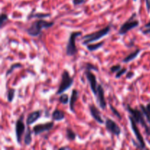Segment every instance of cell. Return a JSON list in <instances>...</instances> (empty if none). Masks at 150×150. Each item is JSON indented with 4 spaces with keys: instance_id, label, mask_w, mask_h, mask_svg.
I'll list each match as a JSON object with an SVG mask.
<instances>
[{
    "instance_id": "6da1fadb",
    "label": "cell",
    "mask_w": 150,
    "mask_h": 150,
    "mask_svg": "<svg viewBox=\"0 0 150 150\" xmlns=\"http://www.w3.org/2000/svg\"><path fill=\"white\" fill-rule=\"evenodd\" d=\"M54 25V22H48L42 19H40V20L34 21L30 25V26L26 29V32L30 36L37 37L40 35L42 29H48Z\"/></svg>"
},
{
    "instance_id": "7a4b0ae2",
    "label": "cell",
    "mask_w": 150,
    "mask_h": 150,
    "mask_svg": "<svg viewBox=\"0 0 150 150\" xmlns=\"http://www.w3.org/2000/svg\"><path fill=\"white\" fill-rule=\"evenodd\" d=\"M126 109L130 113L131 117L134 119L136 122L137 124L141 125L144 128L146 135L150 136V127L148 126L146 121L145 120V116L142 110L140 111V110H138L136 108H132L130 105H126Z\"/></svg>"
},
{
    "instance_id": "3957f363",
    "label": "cell",
    "mask_w": 150,
    "mask_h": 150,
    "mask_svg": "<svg viewBox=\"0 0 150 150\" xmlns=\"http://www.w3.org/2000/svg\"><path fill=\"white\" fill-rule=\"evenodd\" d=\"M111 31V26H107L106 27L98 31V32H93L89 35H86L83 37V45H87L88 44L92 43V42H96L99 40L100 39L105 37V35H108Z\"/></svg>"
},
{
    "instance_id": "277c9868",
    "label": "cell",
    "mask_w": 150,
    "mask_h": 150,
    "mask_svg": "<svg viewBox=\"0 0 150 150\" xmlns=\"http://www.w3.org/2000/svg\"><path fill=\"white\" fill-rule=\"evenodd\" d=\"M73 77H71L67 70H64L62 74V80L60 81L59 86L58 90L57 92V95H61V94L64 93L67 90H68L73 84Z\"/></svg>"
},
{
    "instance_id": "5b68a950",
    "label": "cell",
    "mask_w": 150,
    "mask_h": 150,
    "mask_svg": "<svg viewBox=\"0 0 150 150\" xmlns=\"http://www.w3.org/2000/svg\"><path fill=\"white\" fill-rule=\"evenodd\" d=\"M82 35V32L78 31V32H72L69 36L68 42H67V46H66V54L69 57L75 56L78 52L77 48L76 45V39L78 37Z\"/></svg>"
},
{
    "instance_id": "8992f818",
    "label": "cell",
    "mask_w": 150,
    "mask_h": 150,
    "mask_svg": "<svg viewBox=\"0 0 150 150\" xmlns=\"http://www.w3.org/2000/svg\"><path fill=\"white\" fill-rule=\"evenodd\" d=\"M136 13H133L131 17L128 19L126 22H125L121 27L119 29L118 34L120 35H124L129 31L135 29L136 27H138L139 26V21L136 19H134L136 18Z\"/></svg>"
},
{
    "instance_id": "52a82bcc",
    "label": "cell",
    "mask_w": 150,
    "mask_h": 150,
    "mask_svg": "<svg viewBox=\"0 0 150 150\" xmlns=\"http://www.w3.org/2000/svg\"><path fill=\"white\" fill-rule=\"evenodd\" d=\"M129 120H130V125H131V128L133 130V133H134L135 136H136V139L137 140V142H139V144L140 145V149H146V144H145V142L144 140V138L142 136V135L141 134L140 130H139V127L137 126V123L136 122V121L134 120V119L130 116L129 117Z\"/></svg>"
},
{
    "instance_id": "ba28073f",
    "label": "cell",
    "mask_w": 150,
    "mask_h": 150,
    "mask_svg": "<svg viewBox=\"0 0 150 150\" xmlns=\"http://www.w3.org/2000/svg\"><path fill=\"white\" fill-rule=\"evenodd\" d=\"M25 125L23 123V114H22L19 119H18L16 122V127H15V130H16V136L17 142L21 144L22 136H23V133L25 132Z\"/></svg>"
},
{
    "instance_id": "9c48e42d",
    "label": "cell",
    "mask_w": 150,
    "mask_h": 150,
    "mask_svg": "<svg viewBox=\"0 0 150 150\" xmlns=\"http://www.w3.org/2000/svg\"><path fill=\"white\" fill-rule=\"evenodd\" d=\"M85 76H86V79H87L88 83H89L91 89H92V93L94 94L95 97L97 96L98 94V81H97V78L95 74L91 72V70H87L85 72Z\"/></svg>"
},
{
    "instance_id": "30bf717a",
    "label": "cell",
    "mask_w": 150,
    "mask_h": 150,
    "mask_svg": "<svg viewBox=\"0 0 150 150\" xmlns=\"http://www.w3.org/2000/svg\"><path fill=\"white\" fill-rule=\"evenodd\" d=\"M105 129L108 130L109 133H111V134L114 135V136H119L122 133V130L120 127H119L118 125L114 121V120H111L109 118H107L105 120Z\"/></svg>"
},
{
    "instance_id": "8fae6325",
    "label": "cell",
    "mask_w": 150,
    "mask_h": 150,
    "mask_svg": "<svg viewBox=\"0 0 150 150\" xmlns=\"http://www.w3.org/2000/svg\"><path fill=\"white\" fill-rule=\"evenodd\" d=\"M54 125V123L53 122H50L44 123V124H39L35 125L33 127V133L34 134L38 136V135L41 134V133H44V132H47L53 129Z\"/></svg>"
},
{
    "instance_id": "7c38bea8",
    "label": "cell",
    "mask_w": 150,
    "mask_h": 150,
    "mask_svg": "<svg viewBox=\"0 0 150 150\" xmlns=\"http://www.w3.org/2000/svg\"><path fill=\"white\" fill-rule=\"evenodd\" d=\"M97 102L100 107L101 109L105 110L106 108V101L105 99V92L102 85L98 84V94H97Z\"/></svg>"
},
{
    "instance_id": "4fadbf2b",
    "label": "cell",
    "mask_w": 150,
    "mask_h": 150,
    "mask_svg": "<svg viewBox=\"0 0 150 150\" xmlns=\"http://www.w3.org/2000/svg\"><path fill=\"white\" fill-rule=\"evenodd\" d=\"M89 109L92 118H93L95 121L98 122L100 124H104V123H105L103 119L101 117L100 111H99V109H98L94 104H90V105H89Z\"/></svg>"
},
{
    "instance_id": "5bb4252c",
    "label": "cell",
    "mask_w": 150,
    "mask_h": 150,
    "mask_svg": "<svg viewBox=\"0 0 150 150\" xmlns=\"http://www.w3.org/2000/svg\"><path fill=\"white\" fill-rule=\"evenodd\" d=\"M41 117V111L40 110L38 111H33V112L30 113L28 115L27 118H26V125H31L34 124L37 120H39Z\"/></svg>"
},
{
    "instance_id": "9a60e30c",
    "label": "cell",
    "mask_w": 150,
    "mask_h": 150,
    "mask_svg": "<svg viewBox=\"0 0 150 150\" xmlns=\"http://www.w3.org/2000/svg\"><path fill=\"white\" fill-rule=\"evenodd\" d=\"M79 91L76 90V89H73L72 90V94L71 96H70V102H69V107H70V110L73 113H75V105H76V103L77 101L78 98H79Z\"/></svg>"
},
{
    "instance_id": "2e32d148",
    "label": "cell",
    "mask_w": 150,
    "mask_h": 150,
    "mask_svg": "<svg viewBox=\"0 0 150 150\" xmlns=\"http://www.w3.org/2000/svg\"><path fill=\"white\" fill-rule=\"evenodd\" d=\"M51 117L54 121H62L64 119L65 115H64V111L59 109H55L51 114Z\"/></svg>"
},
{
    "instance_id": "e0dca14e",
    "label": "cell",
    "mask_w": 150,
    "mask_h": 150,
    "mask_svg": "<svg viewBox=\"0 0 150 150\" xmlns=\"http://www.w3.org/2000/svg\"><path fill=\"white\" fill-rule=\"evenodd\" d=\"M140 108L141 110L142 111V112L144 114L145 117L146 118V120H147V122L150 125V102L146 105L141 104Z\"/></svg>"
},
{
    "instance_id": "ac0fdd59",
    "label": "cell",
    "mask_w": 150,
    "mask_h": 150,
    "mask_svg": "<svg viewBox=\"0 0 150 150\" xmlns=\"http://www.w3.org/2000/svg\"><path fill=\"white\" fill-rule=\"evenodd\" d=\"M140 53H141V50L137 49L136 51H135L134 52L131 53V54H130L129 55H127L125 58L123 59L122 62L128 63V62H130L133 61V60H134L135 59H136V57L139 56V54H140Z\"/></svg>"
},
{
    "instance_id": "d6986e66",
    "label": "cell",
    "mask_w": 150,
    "mask_h": 150,
    "mask_svg": "<svg viewBox=\"0 0 150 150\" xmlns=\"http://www.w3.org/2000/svg\"><path fill=\"white\" fill-rule=\"evenodd\" d=\"M23 142H24V144L26 145H30L31 144H32V131L30 130L29 127H28L27 130H26V132L25 133Z\"/></svg>"
},
{
    "instance_id": "ffe728a7",
    "label": "cell",
    "mask_w": 150,
    "mask_h": 150,
    "mask_svg": "<svg viewBox=\"0 0 150 150\" xmlns=\"http://www.w3.org/2000/svg\"><path fill=\"white\" fill-rule=\"evenodd\" d=\"M103 44H104L103 41L98 42V43L91 44V45H89V44H88V45H86V48H87V49L89 50V51H97L98 49H99L100 48H101V47L103 45Z\"/></svg>"
},
{
    "instance_id": "44dd1931",
    "label": "cell",
    "mask_w": 150,
    "mask_h": 150,
    "mask_svg": "<svg viewBox=\"0 0 150 150\" xmlns=\"http://www.w3.org/2000/svg\"><path fill=\"white\" fill-rule=\"evenodd\" d=\"M66 137L69 141H74L76 138V134L71 128L67 127V129H66Z\"/></svg>"
},
{
    "instance_id": "7402d4cb",
    "label": "cell",
    "mask_w": 150,
    "mask_h": 150,
    "mask_svg": "<svg viewBox=\"0 0 150 150\" xmlns=\"http://www.w3.org/2000/svg\"><path fill=\"white\" fill-rule=\"evenodd\" d=\"M20 67H22V64H21V63L18 62V63H14V64H12V65L10 67V68H9L8 70H7V72H6V74H5L6 77H7L10 74H11V73L14 71V70H16V69L17 68H20Z\"/></svg>"
},
{
    "instance_id": "603a6c76",
    "label": "cell",
    "mask_w": 150,
    "mask_h": 150,
    "mask_svg": "<svg viewBox=\"0 0 150 150\" xmlns=\"http://www.w3.org/2000/svg\"><path fill=\"white\" fill-rule=\"evenodd\" d=\"M51 14L50 13H38L35 14H31L28 16V19L33 18H44L50 17Z\"/></svg>"
},
{
    "instance_id": "cb8c5ba5",
    "label": "cell",
    "mask_w": 150,
    "mask_h": 150,
    "mask_svg": "<svg viewBox=\"0 0 150 150\" xmlns=\"http://www.w3.org/2000/svg\"><path fill=\"white\" fill-rule=\"evenodd\" d=\"M15 94H16V89H10L7 91V99L9 103L13 102V99H14Z\"/></svg>"
},
{
    "instance_id": "d4e9b609",
    "label": "cell",
    "mask_w": 150,
    "mask_h": 150,
    "mask_svg": "<svg viewBox=\"0 0 150 150\" xmlns=\"http://www.w3.org/2000/svg\"><path fill=\"white\" fill-rule=\"evenodd\" d=\"M59 101L61 103L64 104V105H66V104L70 102V100H69V97L67 94L62 93L61 94L59 97Z\"/></svg>"
},
{
    "instance_id": "484cf974",
    "label": "cell",
    "mask_w": 150,
    "mask_h": 150,
    "mask_svg": "<svg viewBox=\"0 0 150 150\" xmlns=\"http://www.w3.org/2000/svg\"><path fill=\"white\" fill-rule=\"evenodd\" d=\"M8 20V16L5 13H1V18H0V27L3 28L4 24L6 23V21Z\"/></svg>"
},
{
    "instance_id": "4316f807",
    "label": "cell",
    "mask_w": 150,
    "mask_h": 150,
    "mask_svg": "<svg viewBox=\"0 0 150 150\" xmlns=\"http://www.w3.org/2000/svg\"><path fill=\"white\" fill-rule=\"evenodd\" d=\"M84 68L87 70H95V71H96V72H98V70H99L96 66L94 65V64H91V63H89V62L85 64Z\"/></svg>"
},
{
    "instance_id": "83f0119b",
    "label": "cell",
    "mask_w": 150,
    "mask_h": 150,
    "mask_svg": "<svg viewBox=\"0 0 150 150\" xmlns=\"http://www.w3.org/2000/svg\"><path fill=\"white\" fill-rule=\"evenodd\" d=\"M109 107H110V108H111V111H112V112H113V114H114V115L116 116V117H118V118L120 119V120H122V116H121V114H120V113L118 111H117V109H116V108H114V107L112 105H110Z\"/></svg>"
},
{
    "instance_id": "f1b7e54d",
    "label": "cell",
    "mask_w": 150,
    "mask_h": 150,
    "mask_svg": "<svg viewBox=\"0 0 150 150\" xmlns=\"http://www.w3.org/2000/svg\"><path fill=\"white\" fill-rule=\"evenodd\" d=\"M127 68H121L118 72H117V74H116V78H117V79H120V78H121L122 76L125 74V73H127Z\"/></svg>"
},
{
    "instance_id": "f546056e",
    "label": "cell",
    "mask_w": 150,
    "mask_h": 150,
    "mask_svg": "<svg viewBox=\"0 0 150 150\" xmlns=\"http://www.w3.org/2000/svg\"><path fill=\"white\" fill-rule=\"evenodd\" d=\"M121 68H122L121 64H116V65L112 66L110 69H111V71L113 73H117Z\"/></svg>"
},
{
    "instance_id": "4dcf8cb0",
    "label": "cell",
    "mask_w": 150,
    "mask_h": 150,
    "mask_svg": "<svg viewBox=\"0 0 150 150\" xmlns=\"http://www.w3.org/2000/svg\"><path fill=\"white\" fill-rule=\"evenodd\" d=\"M86 0H73V3L75 6L80 5V4H83Z\"/></svg>"
},
{
    "instance_id": "1f68e13d",
    "label": "cell",
    "mask_w": 150,
    "mask_h": 150,
    "mask_svg": "<svg viewBox=\"0 0 150 150\" xmlns=\"http://www.w3.org/2000/svg\"><path fill=\"white\" fill-rule=\"evenodd\" d=\"M146 1V9H147L148 12L150 11V0H145Z\"/></svg>"
},
{
    "instance_id": "d6a6232c",
    "label": "cell",
    "mask_w": 150,
    "mask_h": 150,
    "mask_svg": "<svg viewBox=\"0 0 150 150\" xmlns=\"http://www.w3.org/2000/svg\"><path fill=\"white\" fill-rule=\"evenodd\" d=\"M142 32H143L144 34H150V27L147 28V29H146L145 30H143Z\"/></svg>"
},
{
    "instance_id": "836d02e7",
    "label": "cell",
    "mask_w": 150,
    "mask_h": 150,
    "mask_svg": "<svg viewBox=\"0 0 150 150\" xmlns=\"http://www.w3.org/2000/svg\"><path fill=\"white\" fill-rule=\"evenodd\" d=\"M130 75H127V79H131L133 76H134V73H129Z\"/></svg>"
},
{
    "instance_id": "e575fe53",
    "label": "cell",
    "mask_w": 150,
    "mask_h": 150,
    "mask_svg": "<svg viewBox=\"0 0 150 150\" xmlns=\"http://www.w3.org/2000/svg\"><path fill=\"white\" fill-rule=\"evenodd\" d=\"M144 27L146 28V29H147V28H149L150 27V21L149 22V23H147L146 25H145Z\"/></svg>"
},
{
    "instance_id": "d590c367",
    "label": "cell",
    "mask_w": 150,
    "mask_h": 150,
    "mask_svg": "<svg viewBox=\"0 0 150 150\" xmlns=\"http://www.w3.org/2000/svg\"><path fill=\"white\" fill-rule=\"evenodd\" d=\"M61 149H70V147H68V146H63V147H61L60 148Z\"/></svg>"
},
{
    "instance_id": "8d00e7d4",
    "label": "cell",
    "mask_w": 150,
    "mask_h": 150,
    "mask_svg": "<svg viewBox=\"0 0 150 150\" xmlns=\"http://www.w3.org/2000/svg\"><path fill=\"white\" fill-rule=\"evenodd\" d=\"M133 1H136V0H133Z\"/></svg>"
}]
</instances>
